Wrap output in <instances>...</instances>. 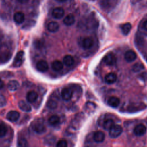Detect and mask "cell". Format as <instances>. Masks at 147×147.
<instances>
[{
  "label": "cell",
  "instance_id": "cell-41",
  "mask_svg": "<svg viewBox=\"0 0 147 147\" xmlns=\"http://www.w3.org/2000/svg\"><path fill=\"white\" fill-rule=\"evenodd\" d=\"M57 2H65L67 0H56Z\"/></svg>",
  "mask_w": 147,
  "mask_h": 147
},
{
  "label": "cell",
  "instance_id": "cell-24",
  "mask_svg": "<svg viewBox=\"0 0 147 147\" xmlns=\"http://www.w3.org/2000/svg\"><path fill=\"white\" fill-rule=\"evenodd\" d=\"M52 68L56 72L61 71L63 68V63L59 60H55L52 63Z\"/></svg>",
  "mask_w": 147,
  "mask_h": 147
},
{
  "label": "cell",
  "instance_id": "cell-12",
  "mask_svg": "<svg viewBox=\"0 0 147 147\" xmlns=\"http://www.w3.org/2000/svg\"><path fill=\"white\" fill-rule=\"evenodd\" d=\"M137 57V55L134 51L132 50L127 51L124 55L125 60L127 62H132L136 60Z\"/></svg>",
  "mask_w": 147,
  "mask_h": 147
},
{
  "label": "cell",
  "instance_id": "cell-27",
  "mask_svg": "<svg viewBox=\"0 0 147 147\" xmlns=\"http://www.w3.org/2000/svg\"><path fill=\"white\" fill-rule=\"evenodd\" d=\"M121 29L122 33L124 35H127L131 29V25L129 22L125 23L121 26Z\"/></svg>",
  "mask_w": 147,
  "mask_h": 147
},
{
  "label": "cell",
  "instance_id": "cell-2",
  "mask_svg": "<svg viewBox=\"0 0 147 147\" xmlns=\"http://www.w3.org/2000/svg\"><path fill=\"white\" fill-rule=\"evenodd\" d=\"M32 127L33 130L37 134H42L46 131V127L43 119H37L34 121Z\"/></svg>",
  "mask_w": 147,
  "mask_h": 147
},
{
  "label": "cell",
  "instance_id": "cell-42",
  "mask_svg": "<svg viewBox=\"0 0 147 147\" xmlns=\"http://www.w3.org/2000/svg\"><path fill=\"white\" fill-rule=\"evenodd\" d=\"M146 61H147V59H146Z\"/></svg>",
  "mask_w": 147,
  "mask_h": 147
},
{
  "label": "cell",
  "instance_id": "cell-11",
  "mask_svg": "<svg viewBox=\"0 0 147 147\" xmlns=\"http://www.w3.org/2000/svg\"><path fill=\"white\" fill-rule=\"evenodd\" d=\"M64 15V10L61 7H56L52 11V16L56 19H60Z\"/></svg>",
  "mask_w": 147,
  "mask_h": 147
},
{
  "label": "cell",
  "instance_id": "cell-19",
  "mask_svg": "<svg viewBox=\"0 0 147 147\" xmlns=\"http://www.w3.org/2000/svg\"><path fill=\"white\" fill-rule=\"evenodd\" d=\"M120 103V100L116 96H111L107 100V104L112 107H117Z\"/></svg>",
  "mask_w": 147,
  "mask_h": 147
},
{
  "label": "cell",
  "instance_id": "cell-20",
  "mask_svg": "<svg viewBox=\"0 0 147 147\" xmlns=\"http://www.w3.org/2000/svg\"><path fill=\"white\" fill-rule=\"evenodd\" d=\"M75 17L72 14H69L67 15L63 20L64 24L67 26L72 25L75 23Z\"/></svg>",
  "mask_w": 147,
  "mask_h": 147
},
{
  "label": "cell",
  "instance_id": "cell-40",
  "mask_svg": "<svg viewBox=\"0 0 147 147\" xmlns=\"http://www.w3.org/2000/svg\"><path fill=\"white\" fill-rule=\"evenodd\" d=\"M141 0H131V2L132 3H136L137 2H139L140 1H141Z\"/></svg>",
  "mask_w": 147,
  "mask_h": 147
},
{
  "label": "cell",
  "instance_id": "cell-29",
  "mask_svg": "<svg viewBox=\"0 0 147 147\" xmlns=\"http://www.w3.org/2000/svg\"><path fill=\"white\" fill-rule=\"evenodd\" d=\"M95 108H96V105L92 102H88L85 104V110L88 113H91L93 112L95 110Z\"/></svg>",
  "mask_w": 147,
  "mask_h": 147
},
{
  "label": "cell",
  "instance_id": "cell-8",
  "mask_svg": "<svg viewBox=\"0 0 147 147\" xmlns=\"http://www.w3.org/2000/svg\"><path fill=\"white\" fill-rule=\"evenodd\" d=\"M61 95L63 100L65 101H68L71 99L73 95V92L71 88L65 87L62 90Z\"/></svg>",
  "mask_w": 147,
  "mask_h": 147
},
{
  "label": "cell",
  "instance_id": "cell-5",
  "mask_svg": "<svg viewBox=\"0 0 147 147\" xmlns=\"http://www.w3.org/2000/svg\"><path fill=\"white\" fill-rule=\"evenodd\" d=\"M146 107V106L142 103H134L128 105L127 110L130 113H134L142 110Z\"/></svg>",
  "mask_w": 147,
  "mask_h": 147
},
{
  "label": "cell",
  "instance_id": "cell-21",
  "mask_svg": "<svg viewBox=\"0 0 147 147\" xmlns=\"http://www.w3.org/2000/svg\"><path fill=\"white\" fill-rule=\"evenodd\" d=\"M117 77L116 74H115L114 73L111 72L106 75L105 79V82L107 84H111L115 83L117 80Z\"/></svg>",
  "mask_w": 147,
  "mask_h": 147
},
{
  "label": "cell",
  "instance_id": "cell-37",
  "mask_svg": "<svg viewBox=\"0 0 147 147\" xmlns=\"http://www.w3.org/2000/svg\"><path fill=\"white\" fill-rule=\"evenodd\" d=\"M143 28L144 29L147 31V20H146L143 23Z\"/></svg>",
  "mask_w": 147,
  "mask_h": 147
},
{
  "label": "cell",
  "instance_id": "cell-4",
  "mask_svg": "<svg viewBox=\"0 0 147 147\" xmlns=\"http://www.w3.org/2000/svg\"><path fill=\"white\" fill-rule=\"evenodd\" d=\"M123 129L119 125H114L109 130V136L112 138H115L119 137L122 133Z\"/></svg>",
  "mask_w": 147,
  "mask_h": 147
},
{
  "label": "cell",
  "instance_id": "cell-15",
  "mask_svg": "<svg viewBox=\"0 0 147 147\" xmlns=\"http://www.w3.org/2000/svg\"><path fill=\"white\" fill-rule=\"evenodd\" d=\"M105 138V135L104 133L101 131H95L93 135V139L95 142L97 143L102 142Z\"/></svg>",
  "mask_w": 147,
  "mask_h": 147
},
{
  "label": "cell",
  "instance_id": "cell-18",
  "mask_svg": "<svg viewBox=\"0 0 147 147\" xmlns=\"http://www.w3.org/2000/svg\"><path fill=\"white\" fill-rule=\"evenodd\" d=\"M38 98V94L34 91H30L28 92L26 95V100L29 103L34 102Z\"/></svg>",
  "mask_w": 147,
  "mask_h": 147
},
{
  "label": "cell",
  "instance_id": "cell-26",
  "mask_svg": "<svg viewBox=\"0 0 147 147\" xmlns=\"http://www.w3.org/2000/svg\"><path fill=\"white\" fill-rule=\"evenodd\" d=\"M114 125V122L112 119H106L103 123V127L105 130H109Z\"/></svg>",
  "mask_w": 147,
  "mask_h": 147
},
{
  "label": "cell",
  "instance_id": "cell-39",
  "mask_svg": "<svg viewBox=\"0 0 147 147\" xmlns=\"http://www.w3.org/2000/svg\"><path fill=\"white\" fill-rule=\"evenodd\" d=\"M3 86H4V83H3V82L1 79H0V89L2 88L3 87Z\"/></svg>",
  "mask_w": 147,
  "mask_h": 147
},
{
  "label": "cell",
  "instance_id": "cell-13",
  "mask_svg": "<svg viewBox=\"0 0 147 147\" xmlns=\"http://www.w3.org/2000/svg\"><path fill=\"white\" fill-rule=\"evenodd\" d=\"M36 68L41 72H46L48 69V64L45 60H40L36 64Z\"/></svg>",
  "mask_w": 147,
  "mask_h": 147
},
{
  "label": "cell",
  "instance_id": "cell-34",
  "mask_svg": "<svg viewBox=\"0 0 147 147\" xmlns=\"http://www.w3.org/2000/svg\"><path fill=\"white\" fill-rule=\"evenodd\" d=\"M47 106L49 109H54L57 107V103L55 100L53 99H49L47 102Z\"/></svg>",
  "mask_w": 147,
  "mask_h": 147
},
{
  "label": "cell",
  "instance_id": "cell-9",
  "mask_svg": "<svg viewBox=\"0 0 147 147\" xmlns=\"http://www.w3.org/2000/svg\"><path fill=\"white\" fill-rule=\"evenodd\" d=\"M146 131V127L143 124H139L137 125L133 130L134 134L137 136H142L145 134Z\"/></svg>",
  "mask_w": 147,
  "mask_h": 147
},
{
  "label": "cell",
  "instance_id": "cell-23",
  "mask_svg": "<svg viewBox=\"0 0 147 147\" xmlns=\"http://www.w3.org/2000/svg\"><path fill=\"white\" fill-rule=\"evenodd\" d=\"M19 83L15 80H12L9 82L7 84V88L10 91H16L19 88Z\"/></svg>",
  "mask_w": 147,
  "mask_h": 147
},
{
  "label": "cell",
  "instance_id": "cell-38",
  "mask_svg": "<svg viewBox=\"0 0 147 147\" xmlns=\"http://www.w3.org/2000/svg\"><path fill=\"white\" fill-rule=\"evenodd\" d=\"M29 0H18V1L21 3H25L28 2Z\"/></svg>",
  "mask_w": 147,
  "mask_h": 147
},
{
  "label": "cell",
  "instance_id": "cell-25",
  "mask_svg": "<svg viewBox=\"0 0 147 147\" xmlns=\"http://www.w3.org/2000/svg\"><path fill=\"white\" fill-rule=\"evenodd\" d=\"M63 63L67 67H71L74 63V59L71 55H65L63 58Z\"/></svg>",
  "mask_w": 147,
  "mask_h": 147
},
{
  "label": "cell",
  "instance_id": "cell-22",
  "mask_svg": "<svg viewBox=\"0 0 147 147\" xmlns=\"http://www.w3.org/2000/svg\"><path fill=\"white\" fill-rule=\"evenodd\" d=\"M48 30L52 33L57 32L59 29V25L57 22L51 21L47 25Z\"/></svg>",
  "mask_w": 147,
  "mask_h": 147
},
{
  "label": "cell",
  "instance_id": "cell-35",
  "mask_svg": "<svg viewBox=\"0 0 147 147\" xmlns=\"http://www.w3.org/2000/svg\"><path fill=\"white\" fill-rule=\"evenodd\" d=\"M68 145L67 141L65 140H60L56 143V146L57 147H67Z\"/></svg>",
  "mask_w": 147,
  "mask_h": 147
},
{
  "label": "cell",
  "instance_id": "cell-1",
  "mask_svg": "<svg viewBox=\"0 0 147 147\" xmlns=\"http://www.w3.org/2000/svg\"><path fill=\"white\" fill-rule=\"evenodd\" d=\"M119 0H102L100 3L101 8L106 11L113 10L118 4Z\"/></svg>",
  "mask_w": 147,
  "mask_h": 147
},
{
  "label": "cell",
  "instance_id": "cell-3",
  "mask_svg": "<svg viewBox=\"0 0 147 147\" xmlns=\"http://www.w3.org/2000/svg\"><path fill=\"white\" fill-rule=\"evenodd\" d=\"M25 59V53L24 52L22 51H19L17 55H16L13 63V66L14 67H20Z\"/></svg>",
  "mask_w": 147,
  "mask_h": 147
},
{
  "label": "cell",
  "instance_id": "cell-28",
  "mask_svg": "<svg viewBox=\"0 0 147 147\" xmlns=\"http://www.w3.org/2000/svg\"><path fill=\"white\" fill-rule=\"evenodd\" d=\"M48 122L51 125H53V126L57 125L60 122V118L56 115H52L49 118Z\"/></svg>",
  "mask_w": 147,
  "mask_h": 147
},
{
  "label": "cell",
  "instance_id": "cell-36",
  "mask_svg": "<svg viewBox=\"0 0 147 147\" xmlns=\"http://www.w3.org/2000/svg\"><path fill=\"white\" fill-rule=\"evenodd\" d=\"M6 103L7 101L5 97L3 95L0 94V107H4L6 105Z\"/></svg>",
  "mask_w": 147,
  "mask_h": 147
},
{
  "label": "cell",
  "instance_id": "cell-14",
  "mask_svg": "<svg viewBox=\"0 0 147 147\" xmlns=\"http://www.w3.org/2000/svg\"><path fill=\"white\" fill-rule=\"evenodd\" d=\"M18 107L23 111H25V112H29L31 111L32 110V107L26 101L21 100H20L18 102Z\"/></svg>",
  "mask_w": 147,
  "mask_h": 147
},
{
  "label": "cell",
  "instance_id": "cell-10",
  "mask_svg": "<svg viewBox=\"0 0 147 147\" xmlns=\"http://www.w3.org/2000/svg\"><path fill=\"white\" fill-rule=\"evenodd\" d=\"M20 118V113L16 110H11L7 113L6 118L10 122H16Z\"/></svg>",
  "mask_w": 147,
  "mask_h": 147
},
{
  "label": "cell",
  "instance_id": "cell-16",
  "mask_svg": "<svg viewBox=\"0 0 147 147\" xmlns=\"http://www.w3.org/2000/svg\"><path fill=\"white\" fill-rule=\"evenodd\" d=\"M13 18L16 23L18 24H21L25 20V15L22 12L18 11L14 14Z\"/></svg>",
  "mask_w": 147,
  "mask_h": 147
},
{
  "label": "cell",
  "instance_id": "cell-32",
  "mask_svg": "<svg viewBox=\"0 0 147 147\" xmlns=\"http://www.w3.org/2000/svg\"><path fill=\"white\" fill-rule=\"evenodd\" d=\"M144 68V66L142 63H137L134 64V65L132 67V69L135 72H140V71L142 70Z\"/></svg>",
  "mask_w": 147,
  "mask_h": 147
},
{
  "label": "cell",
  "instance_id": "cell-31",
  "mask_svg": "<svg viewBox=\"0 0 147 147\" xmlns=\"http://www.w3.org/2000/svg\"><path fill=\"white\" fill-rule=\"evenodd\" d=\"M17 146L21 147H26L28 146V142L25 138L21 137L18 139Z\"/></svg>",
  "mask_w": 147,
  "mask_h": 147
},
{
  "label": "cell",
  "instance_id": "cell-7",
  "mask_svg": "<svg viewBox=\"0 0 147 147\" xmlns=\"http://www.w3.org/2000/svg\"><path fill=\"white\" fill-rule=\"evenodd\" d=\"M11 57V52L6 49L0 51V63H5L7 62Z\"/></svg>",
  "mask_w": 147,
  "mask_h": 147
},
{
  "label": "cell",
  "instance_id": "cell-6",
  "mask_svg": "<svg viewBox=\"0 0 147 147\" xmlns=\"http://www.w3.org/2000/svg\"><path fill=\"white\" fill-rule=\"evenodd\" d=\"M104 62L105 63V64L107 65H110V66H112L114 65V64H115L116 63V57L114 55V53L110 52L107 53L105 57H104Z\"/></svg>",
  "mask_w": 147,
  "mask_h": 147
},
{
  "label": "cell",
  "instance_id": "cell-17",
  "mask_svg": "<svg viewBox=\"0 0 147 147\" xmlns=\"http://www.w3.org/2000/svg\"><path fill=\"white\" fill-rule=\"evenodd\" d=\"M94 44V41L91 37H86L82 41V47L85 49H90Z\"/></svg>",
  "mask_w": 147,
  "mask_h": 147
},
{
  "label": "cell",
  "instance_id": "cell-30",
  "mask_svg": "<svg viewBox=\"0 0 147 147\" xmlns=\"http://www.w3.org/2000/svg\"><path fill=\"white\" fill-rule=\"evenodd\" d=\"M55 141V137L53 135H48L44 140V143L48 145H51L54 144Z\"/></svg>",
  "mask_w": 147,
  "mask_h": 147
},
{
  "label": "cell",
  "instance_id": "cell-33",
  "mask_svg": "<svg viewBox=\"0 0 147 147\" xmlns=\"http://www.w3.org/2000/svg\"><path fill=\"white\" fill-rule=\"evenodd\" d=\"M7 131L6 126L3 123H0V137H4Z\"/></svg>",
  "mask_w": 147,
  "mask_h": 147
}]
</instances>
